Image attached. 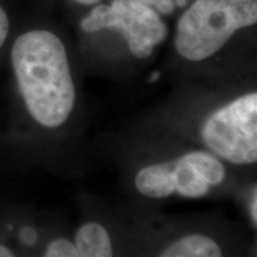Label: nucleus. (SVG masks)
<instances>
[{"label": "nucleus", "instance_id": "1", "mask_svg": "<svg viewBox=\"0 0 257 257\" xmlns=\"http://www.w3.org/2000/svg\"><path fill=\"white\" fill-rule=\"evenodd\" d=\"M11 61L31 117L44 127L62 126L72 114L76 99L63 42L51 31H28L15 41Z\"/></svg>", "mask_w": 257, "mask_h": 257}, {"label": "nucleus", "instance_id": "2", "mask_svg": "<svg viewBox=\"0 0 257 257\" xmlns=\"http://www.w3.org/2000/svg\"><path fill=\"white\" fill-rule=\"evenodd\" d=\"M256 22L257 0H195L179 19L175 50L182 59L201 62Z\"/></svg>", "mask_w": 257, "mask_h": 257}, {"label": "nucleus", "instance_id": "3", "mask_svg": "<svg viewBox=\"0 0 257 257\" xmlns=\"http://www.w3.org/2000/svg\"><path fill=\"white\" fill-rule=\"evenodd\" d=\"M225 178L223 161L208 150H191L173 160L143 167L135 176V186L147 198L180 195L199 199L223 184Z\"/></svg>", "mask_w": 257, "mask_h": 257}, {"label": "nucleus", "instance_id": "4", "mask_svg": "<svg viewBox=\"0 0 257 257\" xmlns=\"http://www.w3.org/2000/svg\"><path fill=\"white\" fill-rule=\"evenodd\" d=\"M200 137L208 152L234 166L257 161V93L248 92L220 105L207 115Z\"/></svg>", "mask_w": 257, "mask_h": 257}, {"label": "nucleus", "instance_id": "5", "mask_svg": "<svg viewBox=\"0 0 257 257\" xmlns=\"http://www.w3.org/2000/svg\"><path fill=\"white\" fill-rule=\"evenodd\" d=\"M80 27L85 32L105 29L119 31L136 59L152 55L168 36V28L159 12L138 0H113L111 5L98 4L82 19Z\"/></svg>", "mask_w": 257, "mask_h": 257}, {"label": "nucleus", "instance_id": "6", "mask_svg": "<svg viewBox=\"0 0 257 257\" xmlns=\"http://www.w3.org/2000/svg\"><path fill=\"white\" fill-rule=\"evenodd\" d=\"M79 257H108L113 255L112 240L108 231L95 221L79 227L74 239Z\"/></svg>", "mask_w": 257, "mask_h": 257}, {"label": "nucleus", "instance_id": "7", "mask_svg": "<svg viewBox=\"0 0 257 257\" xmlns=\"http://www.w3.org/2000/svg\"><path fill=\"white\" fill-rule=\"evenodd\" d=\"M162 257H219L223 250L206 234L192 233L180 237L160 252Z\"/></svg>", "mask_w": 257, "mask_h": 257}, {"label": "nucleus", "instance_id": "8", "mask_svg": "<svg viewBox=\"0 0 257 257\" xmlns=\"http://www.w3.org/2000/svg\"><path fill=\"white\" fill-rule=\"evenodd\" d=\"M46 257H79L74 242L67 238H56L48 244Z\"/></svg>", "mask_w": 257, "mask_h": 257}, {"label": "nucleus", "instance_id": "9", "mask_svg": "<svg viewBox=\"0 0 257 257\" xmlns=\"http://www.w3.org/2000/svg\"><path fill=\"white\" fill-rule=\"evenodd\" d=\"M150 8H153L155 11L161 15H172L174 12L175 8H184L187 5L189 0H138Z\"/></svg>", "mask_w": 257, "mask_h": 257}, {"label": "nucleus", "instance_id": "10", "mask_svg": "<svg viewBox=\"0 0 257 257\" xmlns=\"http://www.w3.org/2000/svg\"><path fill=\"white\" fill-rule=\"evenodd\" d=\"M9 28H10V22L9 17L4 11V9L0 6V48L3 47V44L5 43L6 38L9 35Z\"/></svg>", "mask_w": 257, "mask_h": 257}, {"label": "nucleus", "instance_id": "11", "mask_svg": "<svg viewBox=\"0 0 257 257\" xmlns=\"http://www.w3.org/2000/svg\"><path fill=\"white\" fill-rule=\"evenodd\" d=\"M249 216L253 227L257 226V187L253 186L249 200Z\"/></svg>", "mask_w": 257, "mask_h": 257}, {"label": "nucleus", "instance_id": "12", "mask_svg": "<svg viewBox=\"0 0 257 257\" xmlns=\"http://www.w3.org/2000/svg\"><path fill=\"white\" fill-rule=\"evenodd\" d=\"M15 256L14 251L11 249L8 248V246L0 244V257H12Z\"/></svg>", "mask_w": 257, "mask_h": 257}, {"label": "nucleus", "instance_id": "13", "mask_svg": "<svg viewBox=\"0 0 257 257\" xmlns=\"http://www.w3.org/2000/svg\"><path fill=\"white\" fill-rule=\"evenodd\" d=\"M73 2L78 3L81 5H96L101 2V0H73Z\"/></svg>", "mask_w": 257, "mask_h": 257}]
</instances>
